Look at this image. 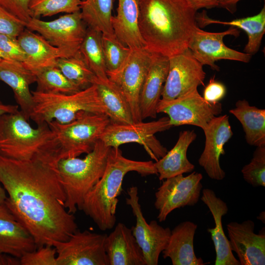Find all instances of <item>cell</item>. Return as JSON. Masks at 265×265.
Returning <instances> with one entry per match:
<instances>
[{
    "label": "cell",
    "instance_id": "23",
    "mask_svg": "<svg viewBox=\"0 0 265 265\" xmlns=\"http://www.w3.org/2000/svg\"><path fill=\"white\" fill-rule=\"evenodd\" d=\"M211 212L215 223L214 228H208L216 253L215 265H240L231 250L229 241L225 236L222 225V216L228 211L226 203L217 197L213 190L204 188L201 197Z\"/></svg>",
    "mask_w": 265,
    "mask_h": 265
},
{
    "label": "cell",
    "instance_id": "5",
    "mask_svg": "<svg viewBox=\"0 0 265 265\" xmlns=\"http://www.w3.org/2000/svg\"><path fill=\"white\" fill-rule=\"evenodd\" d=\"M110 147L99 140L83 159H62L57 170L65 196V208L71 213L81 210L87 193L102 177Z\"/></svg>",
    "mask_w": 265,
    "mask_h": 265
},
{
    "label": "cell",
    "instance_id": "46",
    "mask_svg": "<svg viewBox=\"0 0 265 265\" xmlns=\"http://www.w3.org/2000/svg\"><path fill=\"white\" fill-rule=\"evenodd\" d=\"M18 105H6L0 102V117L3 114L18 111Z\"/></svg>",
    "mask_w": 265,
    "mask_h": 265
},
{
    "label": "cell",
    "instance_id": "42",
    "mask_svg": "<svg viewBox=\"0 0 265 265\" xmlns=\"http://www.w3.org/2000/svg\"><path fill=\"white\" fill-rule=\"evenodd\" d=\"M226 93V88L225 85L215 80L213 77L205 86L203 97L210 103H216L224 97Z\"/></svg>",
    "mask_w": 265,
    "mask_h": 265
},
{
    "label": "cell",
    "instance_id": "6",
    "mask_svg": "<svg viewBox=\"0 0 265 265\" xmlns=\"http://www.w3.org/2000/svg\"><path fill=\"white\" fill-rule=\"evenodd\" d=\"M33 105L29 119L37 125L54 121L66 124L82 111L105 113L94 84L75 93L65 94L31 91Z\"/></svg>",
    "mask_w": 265,
    "mask_h": 265
},
{
    "label": "cell",
    "instance_id": "50",
    "mask_svg": "<svg viewBox=\"0 0 265 265\" xmlns=\"http://www.w3.org/2000/svg\"><path fill=\"white\" fill-rule=\"evenodd\" d=\"M83 0H82V1H83Z\"/></svg>",
    "mask_w": 265,
    "mask_h": 265
},
{
    "label": "cell",
    "instance_id": "31",
    "mask_svg": "<svg viewBox=\"0 0 265 265\" xmlns=\"http://www.w3.org/2000/svg\"><path fill=\"white\" fill-rule=\"evenodd\" d=\"M113 0H84L80 5L82 18L87 27L103 34H113L111 26Z\"/></svg>",
    "mask_w": 265,
    "mask_h": 265
},
{
    "label": "cell",
    "instance_id": "47",
    "mask_svg": "<svg viewBox=\"0 0 265 265\" xmlns=\"http://www.w3.org/2000/svg\"><path fill=\"white\" fill-rule=\"evenodd\" d=\"M6 197L5 189L0 186V205L4 202Z\"/></svg>",
    "mask_w": 265,
    "mask_h": 265
},
{
    "label": "cell",
    "instance_id": "3",
    "mask_svg": "<svg viewBox=\"0 0 265 265\" xmlns=\"http://www.w3.org/2000/svg\"><path fill=\"white\" fill-rule=\"evenodd\" d=\"M135 171L141 176L158 175L153 161L127 159L119 148H111L104 174L85 195L81 210L102 231L111 229L116 221L118 197L126 174Z\"/></svg>",
    "mask_w": 265,
    "mask_h": 265
},
{
    "label": "cell",
    "instance_id": "15",
    "mask_svg": "<svg viewBox=\"0 0 265 265\" xmlns=\"http://www.w3.org/2000/svg\"><path fill=\"white\" fill-rule=\"evenodd\" d=\"M129 197L126 199L135 217V225L132 227V233L141 248L146 265H157L160 253L165 249L171 235L169 227L164 228L156 220L147 223L139 203L138 188L132 186L128 189Z\"/></svg>",
    "mask_w": 265,
    "mask_h": 265
},
{
    "label": "cell",
    "instance_id": "30",
    "mask_svg": "<svg viewBox=\"0 0 265 265\" xmlns=\"http://www.w3.org/2000/svg\"><path fill=\"white\" fill-rule=\"evenodd\" d=\"M240 123L246 142L250 145L265 146V109L251 106L246 100H238L229 110Z\"/></svg>",
    "mask_w": 265,
    "mask_h": 265
},
{
    "label": "cell",
    "instance_id": "17",
    "mask_svg": "<svg viewBox=\"0 0 265 265\" xmlns=\"http://www.w3.org/2000/svg\"><path fill=\"white\" fill-rule=\"evenodd\" d=\"M229 119L226 114L216 116L203 130L205 147L198 163L208 176L215 180H222L225 177V172L220 164V158L225 154V144L233 135Z\"/></svg>",
    "mask_w": 265,
    "mask_h": 265
},
{
    "label": "cell",
    "instance_id": "38",
    "mask_svg": "<svg viewBox=\"0 0 265 265\" xmlns=\"http://www.w3.org/2000/svg\"><path fill=\"white\" fill-rule=\"evenodd\" d=\"M55 248L46 245L34 251L28 252L20 259L22 265H57Z\"/></svg>",
    "mask_w": 265,
    "mask_h": 265
},
{
    "label": "cell",
    "instance_id": "1",
    "mask_svg": "<svg viewBox=\"0 0 265 265\" xmlns=\"http://www.w3.org/2000/svg\"><path fill=\"white\" fill-rule=\"evenodd\" d=\"M0 184L8 194L4 204L32 235L37 248L67 241L78 229L74 214L65 208L57 166L0 155Z\"/></svg>",
    "mask_w": 265,
    "mask_h": 265
},
{
    "label": "cell",
    "instance_id": "41",
    "mask_svg": "<svg viewBox=\"0 0 265 265\" xmlns=\"http://www.w3.org/2000/svg\"><path fill=\"white\" fill-rule=\"evenodd\" d=\"M29 0H0V6L26 23L31 18L28 8Z\"/></svg>",
    "mask_w": 265,
    "mask_h": 265
},
{
    "label": "cell",
    "instance_id": "44",
    "mask_svg": "<svg viewBox=\"0 0 265 265\" xmlns=\"http://www.w3.org/2000/svg\"><path fill=\"white\" fill-rule=\"evenodd\" d=\"M240 0H218V6L233 14L236 11L237 3Z\"/></svg>",
    "mask_w": 265,
    "mask_h": 265
},
{
    "label": "cell",
    "instance_id": "21",
    "mask_svg": "<svg viewBox=\"0 0 265 265\" xmlns=\"http://www.w3.org/2000/svg\"><path fill=\"white\" fill-rule=\"evenodd\" d=\"M105 249L109 265H146L143 254L131 228L118 223L106 236Z\"/></svg>",
    "mask_w": 265,
    "mask_h": 265
},
{
    "label": "cell",
    "instance_id": "45",
    "mask_svg": "<svg viewBox=\"0 0 265 265\" xmlns=\"http://www.w3.org/2000/svg\"><path fill=\"white\" fill-rule=\"evenodd\" d=\"M20 265V259L12 257L0 252V265Z\"/></svg>",
    "mask_w": 265,
    "mask_h": 265
},
{
    "label": "cell",
    "instance_id": "9",
    "mask_svg": "<svg viewBox=\"0 0 265 265\" xmlns=\"http://www.w3.org/2000/svg\"><path fill=\"white\" fill-rule=\"evenodd\" d=\"M26 27L59 49L64 57L73 56L79 51L87 28L80 11L66 14L50 21L31 18Z\"/></svg>",
    "mask_w": 265,
    "mask_h": 265
},
{
    "label": "cell",
    "instance_id": "37",
    "mask_svg": "<svg viewBox=\"0 0 265 265\" xmlns=\"http://www.w3.org/2000/svg\"><path fill=\"white\" fill-rule=\"evenodd\" d=\"M244 180L254 187L265 186V146L256 147L250 162L241 169Z\"/></svg>",
    "mask_w": 265,
    "mask_h": 265
},
{
    "label": "cell",
    "instance_id": "10",
    "mask_svg": "<svg viewBox=\"0 0 265 265\" xmlns=\"http://www.w3.org/2000/svg\"><path fill=\"white\" fill-rule=\"evenodd\" d=\"M222 111L220 102L207 101L197 89L172 100L160 99L157 108V113H163L168 115L172 127L192 125L202 130Z\"/></svg>",
    "mask_w": 265,
    "mask_h": 265
},
{
    "label": "cell",
    "instance_id": "36",
    "mask_svg": "<svg viewBox=\"0 0 265 265\" xmlns=\"http://www.w3.org/2000/svg\"><path fill=\"white\" fill-rule=\"evenodd\" d=\"M102 44L106 74L116 71L127 59L132 49L123 44L114 34L102 33Z\"/></svg>",
    "mask_w": 265,
    "mask_h": 265
},
{
    "label": "cell",
    "instance_id": "14",
    "mask_svg": "<svg viewBox=\"0 0 265 265\" xmlns=\"http://www.w3.org/2000/svg\"><path fill=\"white\" fill-rule=\"evenodd\" d=\"M238 28L231 26L219 32H208L195 26L187 48L194 57L203 66L208 65L212 69L219 71L215 62L221 59L234 60L244 63L250 61L252 55L228 47L223 41L225 36H239Z\"/></svg>",
    "mask_w": 265,
    "mask_h": 265
},
{
    "label": "cell",
    "instance_id": "19",
    "mask_svg": "<svg viewBox=\"0 0 265 265\" xmlns=\"http://www.w3.org/2000/svg\"><path fill=\"white\" fill-rule=\"evenodd\" d=\"M139 97V110L142 120L156 118L157 108L169 70V57L152 53Z\"/></svg>",
    "mask_w": 265,
    "mask_h": 265
},
{
    "label": "cell",
    "instance_id": "20",
    "mask_svg": "<svg viewBox=\"0 0 265 265\" xmlns=\"http://www.w3.org/2000/svg\"><path fill=\"white\" fill-rule=\"evenodd\" d=\"M37 249L34 238L4 203L0 205V252L20 259Z\"/></svg>",
    "mask_w": 265,
    "mask_h": 265
},
{
    "label": "cell",
    "instance_id": "32",
    "mask_svg": "<svg viewBox=\"0 0 265 265\" xmlns=\"http://www.w3.org/2000/svg\"><path fill=\"white\" fill-rule=\"evenodd\" d=\"M79 51L96 77L108 78L100 31L87 27Z\"/></svg>",
    "mask_w": 265,
    "mask_h": 265
},
{
    "label": "cell",
    "instance_id": "2",
    "mask_svg": "<svg viewBox=\"0 0 265 265\" xmlns=\"http://www.w3.org/2000/svg\"><path fill=\"white\" fill-rule=\"evenodd\" d=\"M138 27L145 47L170 57L187 48L197 12L186 0H136Z\"/></svg>",
    "mask_w": 265,
    "mask_h": 265
},
{
    "label": "cell",
    "instance_id": "39",
    "mask_svg": "<svg viewBox=\"0 0 265 265\" xmlns=\"http://www.w3.org/2000/svg\"><path fill=\"white\" fill-rule=\"evenodd\" d=\"M0 55L2 60L21 63L25 59V53L17 37L3 34H0Z\"/></svg>",
    "mask_w": 265,
    "mask_h": 265
},
{
    "label": "cell",
    "instance_id": "11",
    "mask_svg": "<svg viewBox=\"0 0 265 265\" xmlns=\"http://www.w3.org/2000/svg\"><path fill=\"white\" fill-rule=\"evenodd\" d=\"M106 236L78 229L67 241H52L57 265H109L105 249Z\"/></svg>",
    "mask_w": 265,
    "mask_h": 265
},
{
    "label": "cell",
    "instance_id": "33",
    "mask_svg": "<svg viewBox=\"0 0 265 265\" xmlns=\"http://www.w3.org/2000/svg\"><path fill=\"white\" fill-rule=\"evenodd\" d=\"M56 66L69 80L78 85L81 90L93 84L96 76L80 51L73 56L58 58Z\"/></svg>",
    "mask_w": 265,
    "mask_h": 265
},
{
    "label": "cell",
    "instance_id": "27",
    "mask_svg": "<svg viewBox=\"0 0 265 265\" xmlns=\"http://www.w3.org/2000/svg\"><path fill=\"white\" fill-rule=\"evenodd\" d=\"M196 137L194 131H184L179 133L174 146L155 162L160 181L193 171L194 165L188 159L186 153Z\"/></svg>",
    "mask_w": 265,
    "mask_h": 265
},
{
    "label": "cell",
    "instance_id": "34",
    "mask_svg": "<svg viewBox=\"0 0 265 265\" xmlns=\"http://www.w3.org/2000/svg\"><path fill=\"white\" fill-rule=\"evenodd\" d=\"M36 90L48 93L71 94L81 90L69 80L56 66L45 68L35 74Z\"/></svg>",
    "mask_w": 265,
    "mask_h": 265
},
{
    "label": "cell",
    "instance_id": "13",
    "mask_svg": "<svg viewBox=\"0 0 265 265\" xmlns=\"http://www.w3.org/2000/svg\"><path fill=\"white\" fill-rule=\"evenodd\" d=\"M202 174L193 172L186 176L178 175L163 180L155 193L154 205L159 222L166 220L173 210L195 205L203 187Z\"/></svg>",
    "mask_w": 265,
    "mask_h": 265
},
{
    "label": "cell",
    "instance_id": "16",
    "mask_svg": "<svg viewBox=\"0 0 265 265\" xmlns=\"http://www.w3.org/2000/svg\"><path fill=\"white\" fill-rule=\"evenodd\" d=\"M169 70L161 99L172 100L204 85L206 73L187 48L169 57Z\"/></svg>",
    "mask_w": 265,
    "mask_h": 265
},
{
    "label": "cell",
    "instance_id": "35",
    "mask_svg": "<svg viewBox=\"0 0 265 265\" xmlns=\"http://www.w3.org/2000/svg\"><path fill=\"white\" fill-rule=\"evenodd\" d=\"M81 3L82 0H30L28 8L31 18H39L80 11Z\"/></svg>",
    "mask_w": 265,
    "mask_h": 265
},
{
    "label": "cell",
    "instance_id": "49",
    "mask_svg": "<svg viewBox=\"0 0 265 265\" xmlns=\"http://www.w3.org/2000/svg\"><path fill=\"white\" fill-rule=\"evenodd\" d=\"M1 60H2V58H1L0 55V61Z\"/></svg>",
    "mask_w": 265,
    "mask_h": 265
},
{
    "label": "cell",
    "instance_id": "18",
    "mask_svg": "<svg viewBox=\"0 0 265 265\" xmlns=\"http://www.w3.org/2000/svg\"><path fill=\"white\" fill-rule=\"evenodd\" d=\"M255 224L251 220L227 224L231 250L235 252L240 265H265V231L254 233Z\"/></svg>",
    "mask_w": 265,
    "mask_h": 265
},
{
    "label": "cell",
    "instance_id": "26",
    "mask_svg": "<svg viewBox=\"0 0 265 265\" xmlns=\"http://www.w3.org/2000/svg\"><path fill=\"white\" fill-rule=\"evenodd\" d=\"M117 14L111 18L114 34L131 49L145 47L138 27V5L136 0H118Z\"/></svg>",
    "mask_w": 265,
    "mask_h": 265
},
{
    "label": "cell",
    "instance_id": "43",
    "mask_svg": "<svg viewBox=\"0 0 265 265\" xmlns=\"http://www.w3.org/2000/svg\"><path fill=\"white\" fill-rule=\"evenodd\" d=\"M189 6L197 12L200 9H211L218 6V0H186Z\"/></svg>",
    "mask_w": 265,
    "mask_h": 265
},
{
    "label": "cell",
    "instance_id": "8",
    "mask_svg": "<svg viewBox=\"0 0 265 265\" xmlns=\"http://www.w3.org/2000/svg\"><path fill=\"white\" fill-rule=\"evenodd\" d=\"M172 127L168 117L148 122H110L100 140L106 146L113 148H119L120 146L128 143H138L142 145L150 157L157 161L166 154L167 150L155 135Z\"/></svg>",
    "mask_w": 265,
    "mask_h": 265
},
{
    "label": "cell",
    "instance_id": "24",
    "mask_svg": "<svg viewBox=\"0 0 265 265\" xmlns=\"http://www.w3.org/2000/svg\"><path fill=\"white\" fill-rule=\"evenodd\" d=\"M0 80L12 90L21 111L29 120L33 100L30 85L36 82L35 75L22 63L1 60L0 61Z\"/></svg>",
    "mask_w": 265,
    "mask_h": 265
},
{
    "label": "cell",
    "instance_id": "28",
    "mask_svg": "<svg viewBox=\"0 0 265 265\" xmlns=\"http://www.w3.org/2000/svg\"><path fill=\"white\" fill-rule=\"evenodd\" d=\"M195 20L199 27H204L212 24L231 26L244 30L247 35V43L244 53L253 55L256 53L260 47L265 32V6L257 14L231 21H221L210 18L205 10L195 15Z\"/></svg>",
    "mask_w": 265,
    "mask_h": 265
},
{
    "label": "cell",
    "instance_id": "12",
    "mask_svg": "<svg viewBox=\"0 0 265 265\" xmlns=\"http://www.w3.org/2000/svg\"><path fill=\"white\" fill-rule=\"evenodd\" d=\"M153 53L146 48L132 49L125 63L115 71L107 73L127 99L134 122L142 121L139 110V97Z\"/></svg>",
    "mask_w": 265,
    "mask_h": 265
},
{
    "label": "cell",
    "instance_id": "40",
    "mask_svg": "<svg viewBox=\"0 0 265 265\" xmlns=\"http://www.w3.org/2000/svg\"><path fill=\"white\" fill-rule=\"evenodd\" d=\"M26 23L0 6V34L15 37L24 30Z\"/></svg>",
    "mask_w": 265,
    "mask_h": 265
},
{
    "label": "cell",
    "instance_id": "29",
    "mask_svg": "<svg viewBox=\"0 0 265 265\" xmlns=\"http://www.w3.org/2000/svg\"><path fill=\"white\" fill-rule=\"evenodd\" d=\"M93 84L111 122L118 124L133 123L130 105L117 86L108 78L95 77Z\"/></svg>",
    "mask_w": 265,
    "mask_h": 265
},
{
    "label": "cell",
    "instance_id": "22",
    "mask_svg": "<svg viewBox=\"0 0 265 265\" xmlns=\"http://www.w3.org/2000/svg\"><path fill=\"white\" fill-rule=\"evenodd\" d=\"M17 39L25 54L22 64L34 75L45 68L56 66L57 59L64 57L59 49L26 27Z\"/></svg>",
    "mask_w": 265,
    "mask_h": 265
},
{
    "label": "cell",
    "instance_id": "4",
    "mask_svg": "<svg viewBox=\"0 0 265 265\" xmlns=\"http://www.w3.org/2000/svg\"><path fill=\"white\" fill-rule=\"evenodd\" d=\"M21 110L0 117V155L57 166V142L48 124L31 127Z\"/></svg>",
    "mask_w": 265,
    "mask_h": 265
},
{
    "label": "cell",
    "instance_id": "25",
    "mask_svg": "<svg viewBox=\"0 0 265 265\" xmlns=\"http://www.w3.org/2000/svg\"><path fill=\"white\" fill-rule=\"evenodd\" d=\"M197 228V224L190 221L177 225L171 231L168 243L162 252L163 258H169L173 265L208 264L194 253L193 240Z\"/></svg>",
    "mask_w": 265,
    "mask_h": 265
},
{
    "label": "cell",
    "instance_id": "7",
    "mask_svg": "<svg viewBox=\"0 0 265 265\" xmlns=\"http://www.w3.org/2000/svg\"><path fill=\"white\" fill-rule=\"evenodd\" d=\"M110 122L106 114L82 111L69 123H49L57 142L58 162L90 152Z\"/></svg>",
    "mask_w": 265,
    "mask_h": 265
},
{
    "label": "cell",
    "instance_id": "48",
    "mask_svg": "<svg viewBox=\"0 0 265 265\" xmlns=\"http://www.w3.org/2000/svg\"><path fill=\"white\" fill-rule=\"evenodd\" d=\"M265 212H262L257 217V218L259 219V220H261L263 222H264V223H265Z\"/></svg>",
    "mask_w": 265,
    "mask_h": 265
}]
</instances>
